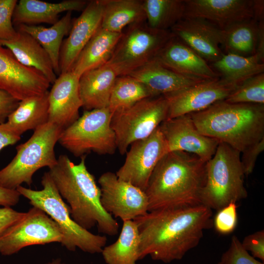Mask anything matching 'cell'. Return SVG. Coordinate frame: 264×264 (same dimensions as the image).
<instances>
[{"label":"cell","mask_w":264,"mask_h":264,"mask_svg":"<svg viewBox=\"0 0 264 264\" xmlns=\"http://www.w3.org/2000/svg\"><path fill=\"white\" fill-rule=\"evenodd\" d=\"M45 264H65L60 258H56L52 260L51 261L46 263Z\"/></svg>","instance_id":"obj_45"},{"label":"cell","mask_w":264,"mask_h":264,"mask_svg":"<svg viewBox=\"0 0 264 264\" xmlns=\"http://www.w3.org/2000/svg\"><path fill=\"white\" fill-rule=\"evenodd\" d=\"M170 31L207 62L217 61L224 53L221 49L222 30L206 20L184 18Z\"/></svg>","instance_id":"obj_19"},{"label":"cell","mask_w":264,"mask_h":264,"mask_svg":"<svg viewBox=\"0 0 264 264\" xmlns=\"http://www.w3.org/2000/svg\"><path fill=\"white\" fill-rule=\"evenodd\" d=\"M48 94L45 93L20 101L17 108L5 122L14 132L21 135L48 122Z\"/></svg>","instance_id":"obj_28"},{"label":"cell","mask_w":264,"mask_h":264,"mask_svg":"<svg viewBox=\"0 0 264 264\" xmlns=\"http://www.w3.org/2000/svg\"><path fill=\"white\" fill-rule=\"evenodd\" d=\"M159 128L169 152L189 153L205 162L214 155L220 143L200 133L189 114L166 119Z\"/></svg>","instance_id":"obj_16"},{"label":"cell","mask_w":264,"mask_h":264,"mask_svg":"<svg viewBox=\"0 0 264 264\" xmlns=\"http://www.w3.org/2000/svg\"><path fill=\"white\" fill-rule=\"evenodd\" d=\"M115 71L106 64L82 74L79 79L82 107L85 111L108 108L116 77Z\"/></svg>","instance_id":"obj_23"},{"label":"cell","mask_w":264,"mask_h":264,"mask_svg":"<svg viewBox=\"0 0 264 264\" xmlns=\"http://www.w3.org/2000/svg\"><path fill=\"white\" fill-rule=\"evenodd\" d=\"M20 101L0 88V124L4 123L9 115L17 108Z\"/></svg>","instance_id":"obj_41"},{"label":"cell","mask_w":264,"mask_h":264,"mask_svg":"<svg viewBox=\"0 0 264 264\" xmlns=\"http://www.w3.org/2000/svg\"><path fill=\"white\" fill-rule=\"evenodd\" d=\"M72 12L66 14L49 27L41 25L22 24L16 27L17 31L25 32L36 39L48 55L56 74H60L59 58L64 37L71 27Z\"/></svg>","instance_id":"obj_27"},{"label":"cell","mask_w":264,"mask_h":264,"mask_svg":"<svg viewBox=\"0 0 264 264\" xmlns=\"http://www.w3.org/2000/svg\"><path fill=\"white\" fill-rule=\"evenodd\" d=\"M243 248L252 256L264 262V231H257L245 237L241 242Z\"/></svg>","instance_id":"obj_39"},{"label":"cell","mask_w":264,"mask_h":264,"mask_svg":"<svg viewBox=\"0 0 264 264\" xmlns=\"http://www.w3.org/2000/svg\"><path fill=\"white\" fill-rule=\"evenodd\" d=\"M103 15L101 26L109 31L121 33L131 24L146 20L141 0H102Z\"/></svg>","instance_id":"obj_29"},{"label":"cell","mask_w":264,"mask_h":264,"mask_svg":"<svg viewBox=\"0 0 264 264\" xmlns=\"http://www.w3.org/2000/svg\"><path fill=\"white\" fill-rule=\"evenodd\" d=\"M237 208L236 203H231L217 211L213 221L217 232L228 234L234 230L238 221Z\"/></svg>","instance_id":"obj_38"},{"label":"cell","mask_w":264,"mask_h":264,"mask_svg":"<svg viewBox=\"0 0 264 264\" xmlns=\"http://www.w3.org/2000/svg\"><path fill=\"white\" fill-rule=\"evenodd\" d=\"M150 97L154 96L141 82L130 75L118 76L111 90L108 108L112 114Z\"/></svg>","instance_id":"obj_34"},{"label":"cell","mask_w":264,"mask_h":264,"mask_svg":"<svg viewBox=\"0 0 264 264\" xmlns=\"http://www.w3.org/2000/svg\"><path fill=\"white\" fill-rule=\"evenodd\" d=\"M21 135L10 129L5 123L0 124V152L4 148L16 144Z\"/></svg>","instance_id":"obj_43"},{"label":"cell","mask_w":264,"mask_h":264,"mask_svg":"<svg viewBox=\"0 0 264 264\" xmlns=\"http://www.w3.org/2000/svg\"><path fill=\"white\" fill-rule=\"evenodd\" d=\"M241 154L228 145L219 143L215 154L206 162L201 204L218 211L247 197Z\"/></svg>","instance_id":"obj_6"},{"label":"cell","mask_w":264,"mask_h":264,"mask_svg":"<svg viewBox=\"0 0 264 264\" xmlns=\"http://www.w3.org/2000/svg\"><path fill=\"white\" fill-rule=\"evenodd\" d=\"M184 18L203 19L221 30L254 17L253 0H184Z\"/></svg>","instance_id":"obj_18"},{"label":"cell","mask_w":264,"mask_h":264,"mask_svg":"<svg viewBox=\"0 0 264 264\" xmlns=\"http://www.w3.org/2000/svg\"><path fill=\"white\" fill-rule=\"evenodd\" d=\"M17 31L15 38L0 40V44L9 49L21 64L38 70L50 84H53L57 76L45 50L32 36L25 32Z\"/></svg>","instance_id":"obj_25"},{"label":"cell","mask_w":264,"mask_h":264,"mask_svg":"<svg viewBox=\"0 0 264 264\" xmlns=\"http://www.w3.org/2000/svg\"><path fill=\"white\" fill-rule=\"evenodd\" d=\"M212 209L199 204L153 210L136 218L139 260L147 256L165 263L181 260L212 227Z\"/></svg>","instance_id":"obj_1"},{"label":"cell","mask_w":264,"mask_h":264,"mask_svg":"<svg viewBox=\"0 0 264 264\" xmlns=\"http://www.w3.org/2000/svg\"><path fill=\"white\" fill-rule=\"evenodd\" d=\"M224 100L231 103L264 105V73L244 81Z\"/></svg>","instance_id":"obj_35"},{"label":"cell","mask_w":264,"mask_h":264,"mask_svg":"<svg viewBox=\"0 0 264 264\" xmlns=\"http://www.w3.org/2000/svg\"><path fill=\"white\" fill-rule=\"evenodd\" d=\"M128 75L143 83L153 96L176 92L204 81L178 74L154 60Z\"/></svg>","instance_id":"obj_24"},{"label":"cell","mask_w":264,"mask_h":264,"mask_svg":"<svg viewBox=\"0 0 264 264\" xmlns=\"http://www.w3.org/2000/svg\"><path fill=\"white\" fill-rule=\"evenodd\" d=\"M109 108L85 111L73 124L63 130L58 143L79 157L91 152L113 154L117 149Z\"/></svg>","instance_id":"obj_9"},{"label":"cell","mask_w":264,"mask_h":264,"mask_svg":"<svg viewBox=\"0 0 264 264\" xmlns=\"http://www.w3.org/2000/svg\"><path fill=\"white\" fill-rule=\"evenodd\" d=\"M189 114L202 134L241 153L264 138V105L231 103L224 100Z\"/></svg>","instance_id":"obj_4"},{"label":"cell","mask_w":264,"mask_h":264,"mask_svg":"<svg viewBox=\"0 0 264 264\" xmlns=\"http://www.w3.org/2000/svg\"><path fill=\"white\" fill-rule=\"evenodd\" d=\"M154 60L187 77L202 81L220 77L207 61L174 36Z\"/></svg>","instance_id":"obj_21"},{"label":"cell","mask_w":264,"mask_h":264,"mask_svg":"<svg viewBox=\"0 0 264 264\" xmlns=\"http://www.w3.org/2000/svg\"><path fill=\"white\" fill-rule=\"evenodd\" d=\"M78 164L74 163L66 154L60 155L55 165L48 172L59 193L68 204L72 219L89 230L97 225L103 234H118L116 220L103 208L101 190L94 176L86 165V155Z\"/></svg>","instance_id":"obj_3"},{"label":"cell","mask_w":264,"mask_h":264,"mask_svg":"<svg viewBox=\"0 0 264 264\" xmlns=\"http://www.w3.org/2000/svg\"><path fill=\"white\" fill-rule=\"evenodd\" d=\"M122 33L109 31L100 26L77 57L70 71L79 78L86 71L106 65Z\"/></svg>","instance_id":"obj_26"},{"label":"cell","mask_w":264,"mask_h":264,"mask_svg":"<svg viewBox=\"0 0 264 264\" xmlns=\"http://www.w3.org/2000/svg\"><path fill=\"white\" fill-rule=\"evenodd\" d=\"M43 189L34 190L20 186L17 188L21 196L29 200L50 217L60 228L63 239L62 246L68 250L77 248L90 254L101 253L107 237L91 233L78 224L71 218L69 206L64 201L48 172L42 178Z\"/></svg>","instance_id":"obj_5"},{"label":"cell","mask_w":264,"mask_h":264,"mask_svg":"<svg viewBox=\"0 0 264 264\" xmlns=\"http://www.w3.org/2000/svg\"><path fill=\"white\" fill-rule=\"evenodd\" d=\"M79 79L71 71L61 73L49 91L48 122L63 130L79 117L82 102Z\"/></svg>","instance_id":"obj_20"},{"label":"cell","mask_w":264,"mask_h":264,"mask_svg":"<svg viewBox=\"0 0 264 264\" xmlns=\"http://www.w3.org/2000/svg\"><path fill=\"white\" fill-rule=\"evenodd\" d=\"M169 152L159 127L148 137L131 145L118 178L145 191L150 177L161 158Z\"/></svg>","instance_id":"obj_12"},{"label":"cell","mask_w":264,"mask_h":264,"mask_svg":"<svg viewBox=\"0 0 264 264\" xmlns=\"http://www.w3.org/2000/svg\"><path fill=\"white\" fill-rule=\"evenodd\" d=\"M63 239L56 222L43 210L33 206L0 237V254L10 256L33 245L61 243Z\"/></svg>","instance_id":"obj_11"},{"label":"cell","mask_w":264,"mask_h":264,"mask_svg":"<svg viewBox=\"0 0 264 264\" xmlns=\"http://www.w3.org/2000/svg\"><path fill=\"white\" fill-rule=\"evenodd\" d=\"M264 150V138H263L242 153L241 161L245 176H248L253 172L257 157Z\"/></svg>","instance_id":"obj_40"},{"label":"cell","mask_w":264,"mask_h":264,"mask_svg":"<svg viewBox=\"0 0 264 264\" xmlns=\"http://www.w3.org/2000/svg\"><path fill=\"white\" fill-rule=\"evenodd\" d=\"M146 22L151 28L170 29L184 17V0H144Z\"/></svg>","instance_id":"obj_33"},{"label":"cell","mask_w":264,"mask_h":264,"mask_svg":"<svg viewBox=\"0 0 264 264\" xmlns=\"http://www.w3.org/2000/svg\"><path fill=\"white\" fill-rule=\"evenodd\" d=\"M168 112L167 100L159 95L144 99L112 113L111 126L120 154H125L132 143L150 136L167 119Z\"/></svg>","instance_id":"obj_10"},{"label":"cell","mask_w":264,"mask_h":264,"mask_svg":"<svg viewBox=\"0 0 264 264\" xmlns=\"http://www.w3.org/2000/svg\"><path fill=\"white\" fill-rule=\"evenodd\" d=\"M220 262L222 264H264L250 255L236 236H232L230 246L222 254Z\"/></svg>","instance_id":"obj_37"},{"label":"cell","mask_w":264,"mask_h":264,"mask_svg":"<svg viewBox=\"0 0 264 264\" xmlns=\"http://www.w3.org/2000/svg\"><path fill=\"white\" fill-rule=\"evenodd\" d=\"M21 195L17 190L4 188L0 186V205L11 207L18 203Z\"/></svg>","instance_id":"obj_44"},{"label":"cell","mask_w":264,"mask_h":264,"mask_svg":"<svg viewBox=\"0 0 264 264\" xmlns=\"http://www.w3.org/2000/svg\"><path fill=\"white\" fill-rule=\"evenodd\" d=\"M222 31L221 48L225 53L243 56L256 54L258 25L254 18L235 23Z\"/></svg>","instance_id":"obj_32"},{"label":"cell","mask_w":264,"mask_h":264,"mask_svg":"<svg viewBox=\"0 0 264 264\" xmlns=\"http://www.w3.org/2000/svg\"><path fill=\"white\" fill-rule=\"evenodd\" d=\"M212 68L220 78L237 87L245 80L264 72V64L259 56L255 54L243 56L223 53L221 58L212 63Z\"/></svg>","instance_id":"obj_30"},{"label":"cell","mask_w":264,"mask_h":264,"mask_svg":"<svg viewBox=\"0 0 264 264\" xmlns=\"http://www.w3.org/2000/svg\"><path fill=\"white\" fill-rule=\"evenodd\" d=\"M236 88L220 77L164 95L168 103L167 119L205 110L217 102L225 100Z\"/></svg>","instance_id":"obj_15"},{"label":"cell","mask_w":264,"mask_h":264,"mask_svg":"<svg viewBox=\"0 0 264 264\" xmlns=\"http://www.w3.org/2000/svg\"><path fill=\"white\" fill-rule=\"evenodd\" d=\"M63 131L49 122L36 129L27 141L16 147V155L0 170V186L11 190H16L23 183L30 186L37 171L55 165L54 148Z\"/></svg>","instance_id":"obj_7"},{"label":"cell","mask_w":264,"mask_h":264,"mask_svg":"<svg viewBox=\"0 0 264 264\" xmlns=\"http://www.w3.org/2000/svg\"><path fill=\"white\" fill-rule=\"evenodd\" d=\"M206 162L182 151L166 154L153 171L145 191L149 211L201 204Z\"/></svg>","instance_id":"obj_2"},{"label":"cell","mask_w":264,"mask_h":264,"mask_svg":"<svg viewBox=\"0 0 264 264\" xmlns=\"http://www.w3.org/2000/svg\"><path fill=\"white\" fill-rule=\"evenodd\" d=\"M139 244L137 224L133 220H125L117 240L105 246L101 253L106 264H136L139 260Z\"/></svg>","instance_id":"obj_31"},{"label":"cell","mask_w":264,"mask_h":264,"mask_svg":"<svg viewBox=\"0 0 264 264\" xmlns=\"http://www.w3.org/2000/svg\"><path fill=\"white\" fill-rule=\"evenodd\" d=\"M24 214L11 207H0V237L9 227L21 219Z\"/></svg>","instance_id":"obj_42"},{"label":"cell","mask_w":264,"mask_h":264,"mask_svg":"<svg viewBox=\"0 0 264 264\" xmlns=\"http://www.w3.org/2000/svg\"><path fill=\"white\" fill-rule=\"evenodd\" d=\"M218 264H222L221 262L220 261V262H219V263H218Z\"/></svg>","instance_id":"obj_46"},{"label":"cell","mask_w":264,"mask_h":264,"mask_svg":"<svg viewBox=\"0 0 264 264\" xmlns=\"http://www.w3.org/2000/svg\"><path fill=\"white\" fill-rule=\"evenodd\" d=\"M102 0H92L72 21L69 35L63 41L59 58L60 74L70 71L77 57L101 26Z\"/></svg>","instance_id":"obj_17"},{"label":"cell","mask_w":264,"mask_h":264,"mask_svg":"<svg viewBox=\"0 0 264 264\" xmlns=\"http://www.w3.org/2000/svg\"><path fill=\"white\" fill-rule=\"evenodd\" d=\"M50 83L38 70L21 64L11 51L0 44V88L21 101L42 94Z\"/></svg>","instance_id":"obj_14"},{"label":"cell","mask_w":264,"mask_h":264,"mask_svg":"<svg viewBox=\"0 0 264 264\" xmlns=\"http://www.w3.org/2000/svg\"><path fill=\"white\" fill-rule=\"evenodd\" d=\"M101 202L104 209L123 221L133 220L149 211L145 191L118 178L115 173L107 172L98 179Z\"/></svg>","instance_id":"obj_13"},{"label":"cell","mask_w":264,"mask_h":264,"mask_svg":"<svg viewBox=\"0 0 264 264\" xmlns=\"http://www.w3.org/2000/svg\"><path fill=\"white\" fill-rule=\"evenodd\" d=\"M174 36L170 30L151 28L146 21L127 27L106 64L117 76L128 75L153 61Z\"/></svg>","instance_id":"obj_8"},{"label":"cell","mask_w":264,"mask_h":264,"mask_svg":"<svg viewBox=\"0 0 264 264\" xmlns=\"http://www.w3.org/2000/svg\"><path fill=\"white\" fill-rule=\"evenodd\" d=\"M17 0H0V40L14 39L18 35L12 17Z\"/></svg>","instance_id":"obj_36"},{"label":"cell","mask_w":264,"mask_h":264,"mask_svg":"<svg viewBox=\"0 0 264 264\" xmlns=\"http://www.w3.org/2000/svg\"><path fill=\"white\" fill-rule=\"evenodd\" d=\"M88 1L65 0L58 3H50L39 0H20L14 10L13 24L15 27L22 24L36 25L42 23L53 25L59 20L60 13L82 11Z\"/></svg>","instance_id":"obj_22"}]
</instances>
